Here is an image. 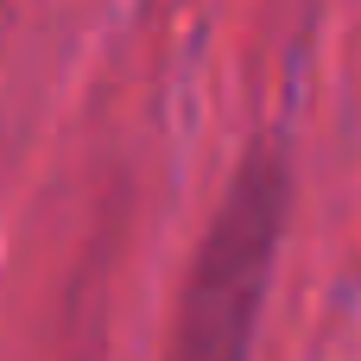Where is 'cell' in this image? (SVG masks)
<instances>
[{"label":"cell","instance_id":"1","mask_svg":"<svg viewBox=\"0 0 361 361\" xmlns=\"http://www.w3.org/2000/svg\"><path fill=\"white\" fill-rule=\"evenodd\" d=\"M286 209H292L286 152L254 146L241 159L235 184H228V197L216 203L203 241H197L165 361H247L254 355V330H260V311H267Z\"/></svg>","mask_w":361,"mask_h":361}]
</instances>
